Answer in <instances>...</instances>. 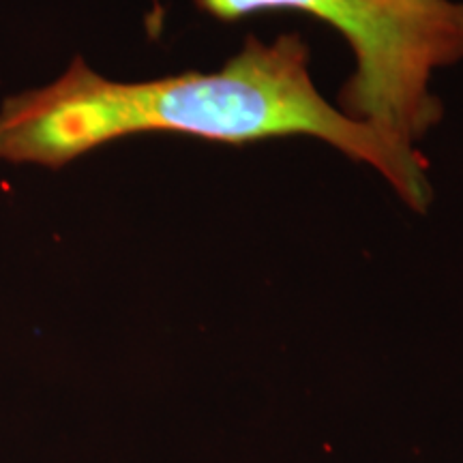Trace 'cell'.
<instances>
[{
  "label": "cell",
  "mask_w": 463,
  "mask_h": 463,
  "mask_svg": "<svg viewBox=\"0 0 463 463\" xmlns=\"http://www.w3.org/2000/svg\"><path fill=\"white\" fill-rule=\"evenodd\" d=\"M136 133H181L245 144L307 136L373 167L405 206L433 202L427 159L324 99L298 33L262 42L249 34L215 73L189 71L153 82H114L75 58L45 89L11 97L0 109V159L61 167Z\"/></svg>",
  "instance_id": "1"
},
{
  "label": "cell",
  "mask_w": 463,
  "mask_h": 463,
  "mask_svg": "<svg viewBox=\"0 0 463 463\" xmlns=\"http://www.w3.org/2000/svg\"><path fill=\"white\" fill-rule=\"evenodd\" d=\"M217 20L260 11H300L344 34L356 69L339 90V109L416 146L442 120L430 82L463 61V3L457 0H194Z\"/></svg>",
  "instance_id": "2"
}]
</instances>
